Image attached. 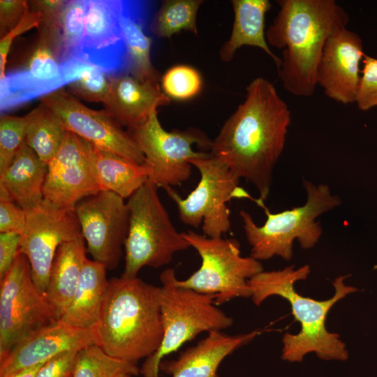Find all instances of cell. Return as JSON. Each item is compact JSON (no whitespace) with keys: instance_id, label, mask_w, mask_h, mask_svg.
I'll return each mask as SVG.
<instances>
[{"instance_id":"obj_38","label":"cell","mask_w":377,"mask_h":377,"mask_svg":"<svg viewBox=\"0 0 377 377\" xmlns=\"http://www.w3.org/2000/svg\"><path fill=\"white\" fill-rule=\"evenodd\" d=\"M27 212L0 193V232L21 235L24 232Z\"/></svg>"},{"instance_id":"obj_12","label":"cell","mask_w":377,"mask_h":377,"mask_svg":"<svg viewBox=\"0 0 377 377\" xmlns=\"http://www.w3.org/2000/svg\"><path fill=\"white\" fill-rule=\"evenodd\" d=\"M80 235L75 209L61 208L43 199L38 207L27 212L19 251L27 256L34 284L43 295L58 248Z\"/></svg>"},{"instance_id":"obj_42","label":"cell","mask_w":377,"mask_h":377,"mask_svg":"<svg viewBox=\"0 0 377 377\" xmlns=\"http://www.w3.org/2000/svg\"><path fill=\"white\" fill-rule=\"evenodd\" d=\"M43 363L20 369L10 374L7 377H36V375Z\"/></svg>"},{"instance_id":"obj_18","label":"cell","mask_w":377,"mask_h":377,"mask_svg":"<svg viewBox=\"0 0 377 377\" xmlns=\"http://www.w3.org/2000/svg\"><path fill=\"white\" fill-rule=\"evenodd\" d=\"M98 343L96 327L77 328L59 319L32 332L20 341L0 362V377L45 362L64 352Z\"/></svg>"},{"instance_id":"obj_34","label":"cell","mask_w":377,"mask_h":377,"mask_svg":"<svg viewBox=\"0 0 377 377\" xmlns=\"http://www.w3.org/2000/svg\"><path fill=\"white\" fill-rule=\"evenodd\" d=\"M67 87L68 92L75 97L103 104L110 91V75L89 64L80 77L69 83Z\"/></svg>"},{"instance_id":"obj_32","label":"cell","mask_w":377,"mask_h":377,"mask_svg":"<svg viewBox=\"0 0 377 377\" xmlns=\"http://www.w3.org/2000/svg\"><path fill=\"white\" fill-rule=\"evenodd\" d=\"M28 3L30 8L40 15V23L37 28L38 42L48 46L59 59L61 17L66 1L36 0L28 1Z\"/></svg>"},{"instance_id":"obj_24","label":"cell","mask_w":377,"mask_h":377,"mask_svg":"<svg viewBox=\"0 0 377 377\" xmlns=\"http://www.w3.org/2000/svg\"><path fill=\"white\" fill-rule=\"evenodd\" d=\"M234 22L229 38L219 50V57L224 62L230 61L243 45L263 50L274 61L277 69L281 67V58L269 48L265 31L267 13L271 8L268 0H232Z\"/></svg>"},{"instance_id":"obj_41","label":"cell","mask_w":377,"mask_h":377,"mask_svg":"<svg viewBox=\"0 0 377 377\" xmlns=\"http://www.w3.org/2000/svg\"><path fill=\"white\" fill-rule=\"evenodd\" d=\"M20 235L0 233V280L13 265L20 250Z\"/></svg>"},{"instance_id":"obj_22","label":"cell","mask_w":377,"mask_h":377,"mask_svg":"<svg viewBox=\"0 0 377 377\" xmlns=\"http://www.w3.org/2000/svg\"><path fill=\"white\" fill-rule=\"evenodd\" d=\"M147 4L120 1L119 22L126 50V73L142 82H161L151 61V38L145 32Z\"/></svg>"},{"instance_id":"obj_13","label":"cell","mask_w":377,"mask_h":377,"mask_svg":"<svg viewBox=\"0 0 377 377\" xmlns=\"http://www.w3.org/2000/svg\"><path fill=\"white\" fill-rule=\"evenodd\" d=\"M72 132L101 150L143 164L145 158L128 133L105 110L82 104L64 87L40 98Z\"/></svg>"},{"instance_id":"obj_14","label":"cell","mask_w":377,"mask_h":377,"mask_svg":"<svg viewBox=\"0 0 377 377\" xmlns=\"http://www.w3.org/2000/svg\"><path fill=\"white\" fill-rule=\"evenodd\" d=\"M87 250L107 269L117 267L128 231V210L124 199L102 191L75 207Z\"/></svg>"},{"instance_id":"obj_3","label":"cell","mask_w":377,"mask_h":377,"mask_svg":"<svg viewBox=\"0 0 377 377\" xmlns=\"http://www.w3.org/2000/svg\"><path fill=\"white\" fill-rule=\"evenodd\" d=\"M309 265L297 269L288 266L283 269L263 271L248 283L253 302L260 305L271 296H280L290 303L294 318L301 325L296 334L286 333L282 339L281 358L289 362H301L304 356L314 353L324 360L346 361L348 352L339 334L329 332L325 320L332 307L339 300L357 289L344 283L346 276H340L333 283L334 293L325 300H316L299 294L294 285L305 280L310 274Z\"/></svg>"},{"instance_id":"obj_31","label":"cell","mask_w":377,"mask_h":377,"mask_svg":"<svg viewBox=\"0 0 377 377\" xmlns=\"http://www.w3.org/2000/svg\"><path fill=\"white\" fill-rule=\"evenodd\" d=\"M87 7L86 0L66 1L61 17L60 64L73 60L82 61L81 47Z\"/></svg>"},{"instance_id":"obj_15","label":"cell","mask_w":377,"mask_h":377,"mask_svg":"<svg viewBox=\"0 0 377 377\" xmlns=\"http://www.w3.org/2000/svg\"><path fill=\"white\" fill-rule=\"evenodd\" d=\"M91 144L68 131L47 165L43 199L64 209H75L82 199L102 191Z\"/></svg>"},{"instance_id":"obj_8","label":"cell","mask_w":377,"mask_h":377,"mask_svg":"<svg viewBox=\"0 0 377 377\" xmlns=\"http://www.w3.org/2000/svg\"><path fill=\"white\" fill-rule=\"evenodd\" d=\"M182 236L201 258L200 268L184 280L175 279L177 286L214 296L219 306L236 297H250L249 280L263 271L260 261L241 255L235 239L208 237L188 230Z\"/></svg>"},{"instance_id":"obj_17","label":"cell","mask_w":377,"mask_h":377,"mask_svg":"<svg viewBox=\"0 0 377 377\" xmlns=\"http://www.w3.org/2000/svg\"><path fill=\"white\" fill-rule=\"evenodd\" d=\"M360 36L347 28L327 40L316 71V84L337 103H355L360 84V65L364 56Z\"/></svg>"},{"instance_id":"obj_7","label":"cell","mask_w":377,"mask_h":377,"mask_svg":"<svg viewBox=\"0 0 377 377\" xmlns=\"http://www.w3.org/2000/svg\"><path fill=\"white\" fill-rule=\"evenodd\" d=\"M158 188L149 180L128 198V231L121 276L137 277L145 267L158 268L190 245L172 224Z\"/></svg>"},{"instance_id":"obj_1","label":"cell","mask_w":377,"mask_h":377,"mask_svg":"<svg viewBox=\"0 0 377 377\" xmlns=\"http://www.w3.org/2000/svg\"><path fill=\"white\" fill-rule=\"evenodd\" d=\"M290 110L268 80L258 77L246 87L244 101L212 140L210 152L238 180L244 179L265 201L273 172L285 147Z\"/></svg>"},{"instance_id":"obj_5","label":"cell","mask_w":377,"mask_h":377,"mask_svg":"<svg viewBox=\"0 0 377 377\" xmlns=\"http://www.w3.org/2000/svg\"><path fill=\"white\" fill-rule=\"evenodd\" d=\"M303 186L306 200L302 206L272 213L264 202L260 203L267 217L262 226H258L249 212H239L251 257L259 261L274 256L290 260L295 239L304 249H311L318 242L323 230L317 218L341 205V199L332 194L327 184L304 180Z\"/></svg>"},{"instance_id":"obj_43","label":"cell","mask_w":377,"mask_h":377,"mask_svg":"<svg viewBox=\"0 0 377 377\" xmlns=\"http://www.w3.org/2000/svg\"><path fill=\"white\" fill-rule=\"evenodd\" d=\"M117 377H133V376L127 374H121Z\"/></svg>"},{"instance_id":"obj_36","label":"cell","mask_w":377,"mask_h":377,"mask_svg":"<svg viewBox=\"0 0 377 377\" xmlns=\"http://www.w3.org/2000/svg\"><path fill=\"white\" fill-rule=\"evenodd\" d=\"M355 103L359 110L377 107V58L364 54Z\"/></svg>"},{"instance_id":"obj_9","label":"cell","mask_w":377,"mask_h":377,"mask_svg":"<svg viewBox=\"0 0 377 377\" xmlns=\"http://www.w3.org/2000/svg\"><path fill=\"white\" fill-rule=\"evenodd\" d=\"M190 163L200 175L196 187L184 198L172 187L165 190L176 204L182 223L194 228L202 225L203 234L208 237H222L230 229L227 203L232 198L254 202L256 199L239 186V180L211 152L192 158Z\"/></svg>"},{"instance_id":"obj_16","label":"cell","mask_w":377,"mask_h":377,"mask_svg":"<svg viewBox=\"0 0 377 377\" xmlns=\"http://www.w3.org/2000/svg\"><path fill=\"white\" fill-rule=\"evenodd\" d=\"M119 9V0H87L81 60L110 75L126 73Z\"/></svg>"},{"instance_id":"obj_35","label":"cell","mask_w":377,"mask_h":377,"mask_svg":"<svg viewBox=\"0 0 377 377\" xmlns=\"http://www.w3.org/2000/svg\"><path fill=\"white\" fill-rule=\"evenodd\" d=\"M26 120L24 117L2 115L0 119V173L10 164L25 142Z\"/></svg>"},{"instance_id":"obj_30","label":"cell","mask_w":377,"mask_h":377,"mask_svg":"<svg viewBox=\"0 0 377 377\" xmlns=\"http://www.w3.org/2000/svg\"><path fill=\"white\" fill-rule=\"evenodd\" d=\"M121 374L137 376L140 368L110 356L98 345H91L78 351L73 377H117Z\"/></svg>"},{"instance_id":"obj_37","label":"cell","mask_w":377,"mask_h":377,"mask_svg":"<svg viewBox=\"0 0 377 377\" xmlns=\"http://www.w3.org/2000/svg\"><path fill=\"white\" fill-rule=\"evenodd\" d=\"M40 23L39 14L30 8L27 1L24 15L18 24L1 38L0 40V78H4L7 57L13 41L23 33L38 28Z\"/></svg>"},{"instance_id":"obj_6","label":"cell","mask_w":377,"mask_h":377,"mask_svg":"<svg viewBox=\"0 0 377 377\" xmlns=\"http://www.w3.org/2000/svg\"><path fill=\"white\" fill-rule=\"evenodd\" d=\"M176 278L172 268L165 269L160 275L163 338L158 350L140 369L142 377H160L159 364L164 357L200 333L221 331L233 325L232 317L215 304L213 295L177 286Z\"/></svg>"},{"instance_id":"obj_10","label":"cell","mask_w":377,"mask_h":377,"mask_svg":"<svg viewBox=\"0 0 377 377\" xmlns=\"http://www.w3.org/2000/svg\"><path fill=\"white\" fill-rule=\"evenodd\" d=\"M0 362L23 339L59 320L45 295L36 287L27 256L19 251L0 280Z\"/></svg>"},{"instance_id":"obj_20","label":"cell","mask_w":377,"mask_h":377,"mask_svg":"<svg viewBox=\"0 0 377 377\" xmlns=\"http://www.w3.org/2000/svg\"><path fill=\"white\" fill-rule=\"evenodd\" d=\"M159 82H142L127 73L110 75L105 110L127 129L145 122L161 106L170 104Z\"/></svg>"},{"instance_id":"obj_33","label":"cell","mask_w":377,"mask_h":377,"mask_svg":"<svg viewBox=\"0 0 377 377\" xmlns=\"http://www.w3.org/2000/svg\"><path fill=\"white\" fill-rule=\"evenodd\" d=\"M161 87L170 99L188 100L200 91L202 78L195 68L186 65H177L161 76Z\"/></svg>"},{"instance_id":"obj_29","label":"cell","mask_w":377,"mask_h":377,"mask_svg":"<svg viewBox=\"0 0 377 377\" xmlns=\"http://www.w3.org/2000/svg\"><path fill=\"white\" fill-rule=\"evenodd\" d=\"M202 0H165L154 14L150 24L159 38H170L181 31L198 35L196 17Z\"/></svg>"},{"instance_id":"obj_19","label":"cell","mask_w":377,"mask_h":377,"mask_svg":"<svg viewBox=\"0 0 377 377\" xmlns=\"http://www.w3.org/2000/svg\"><path fill=\"white\" fill-rule=\"evenodd\" d=\"M68 84L55 53L38 42L27 66L1 80V112L42 98Z\"/></svg>"},{"instance_id":"obj_40","label":"cell","mask_w":377,"mask_h":377,"mask_svg":"<svg viewBox=\"0 0 377 377\" xmlns=\"http://www.w3.org/2000/svg\"><path fill=\"white\" fill-rule=\"evenodd\" d=\"M27 1L1 0L0 1V36H5L14 28L22 19Z\"/></svg>"},{"instance_id":"obj_21","label":"cell","mask_w":377,"mask_h":377,"mask_svg":"<svg viewBox=\"0 0 377 377\" xmlns=\"http://www.w3.org/2000/svg\"><path fill=\"white\" fill-rule=\"evenodd\" d=\"M260 334L256 330L246 334L230 335L212 331L196 345L181 352L175 360H163L159 370L171 377H219L223 360Z\"/></svg>"},{"instance_id":"obj_11","label":"cell","mask_w":377,"mask_h":377,"mask_svg":"<svg viewBox=\"0 0 377 377\" xmlns=\"http://www.w3.org/2000/svg\"><path fill=\"white\" fill-rule=\"evenodd\" d=\"M154 112L143 124L127 129L145 158L149 168L148 180L157 188L164 189L180 185L191 175L190 160L202 156L205 152L195 151L192 146L198 145L209 149L212 140L195 128L168 131Z\"/></svg>"},{"instance_id":"obj_39","label":"cell","mask_w":377,"mask_h":377,"mask_svg":"<svg viewBox=\"0 0 377 377\" xmlns=\"http://www.w3.org/2000/svg\"><path fill=\"white\" fill-rule=\"evenodd\" d=\"M78 350L64 352L43 363L36 377H73Z\"/></svg>"},{"instance_id":"obj_25","label":"cell","mask_w":377,"mask_h":377,"mask_svg":"<svg viewBox=\"0 0 377 377\" xmlns=\"http://www.w3.org/2000/svg\"><path fill=\"white\" fill-rule=\"evenodd\" d=\"M106 267L87 258L73 297L59 320L73 327H96L109 285Z\"/></svg>"},{"instance_id":"obj_28","label":"cell","mask_w":377,"mask_h":377,"mask_svg":"<svg viewBox=\"0 0 377 377\" xmlns=\"http://www.w3.org/2000/svg\"><path fill=\"white\" fill-rule=\"evenodd\" d=\"M27 145L46 166L61 147L68 131L44 103L24 116Z\"/></svg>"},{"instance_id":"obj_2","label":"cell","mask_w":377,"mask_h":377,"mask_svg":"<svg viewBox=\"0 0 377 377\" xmlns=\"http://www.w3.org/2000/svg\"><path fill=\"white\" fill-rule=\"evenodd\" d=\"M279 10L267 29V43L283 49L279 76L283 88L311 96L316 71L328 38L346 28L349 16L334 0H278Z\"/></svg>"},{"instance_id":"obj_4","label":"cell","mask_w":377,"mask_h":377,"mask_svg":"<svg viewBox=\"0 0 377 377\" xmlns=\"http://www.w3.org/2000/svg\"><path fill=\"white\" fill-rule=\"evenodd\" d=\"M160 293L161 287L138 276L111 279L96 327L98 346L135 364L155 353L163 333Z\"/></svg>"},{"instance_id":"obj_23","label":"cell","mask_w":377,"mask_h":377,"mask_svg":"<svg viewBox=\"0 0 377 377\" xmlns=\"http://www.w3.org/2000/svg\"><path fill=\"white\" fill-rule=\"evenodd\" d=\"M46 172L47 166L25 142L9 166L0 173V193L29 211L43 200Z\"/></svg>"},{"instance_id":"obj_27","label":"cell","mask_w":377,"mask_h":377,"mask_svg":"<svg viewBox=\"0 0 377 377\" xmlns=\"http://www.w3.org/2000/svg\"><path fill=\"white\" fill-rule=\"evenodd\" d=\"M91 149L103 191H112L126 199L148 181L150 170L145 163H136L92 145Z\"/></svg>"},{"instance_id":"obj_26","label":"cell","mask_w":377,"mask_h":377,"mask_svg":"<svg viewBox=\"0 0 377 377\" xmlns=\"http://www.w3.org/2000/svg\"><path fill=\"white\" fill-rule=\"evenodd\" d=\"M84 241L82 235L61 244L50 269L45 296L54 308L59 319L71 303L87 259Z\"/></svg>"}]
</instances>
